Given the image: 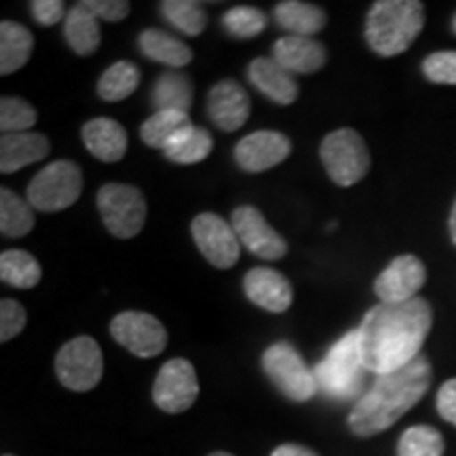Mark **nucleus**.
I'll list each match as a JSON object with an SVG mask.
<instances>
[{
	"instance_id": "1",
	"label": "nucleus",
	"mask_w": 456,
	"mask_h": 456,
	"mask_svg": "<svg viewBox=\"0 0 456 456\" xmlns=\"http://www.w3.org/2000/svg\"><path fill=\"white\" fill-rule=\"evenodd\" d=\"M433 326V311L423 298L370 309L359 326L363 366L376 376L395 372L420 355Z\"/></svg>"
},
{
	"instance_id": "2",
	"label": "nucleus",
	"mask_w": 456,
	"mask_h": 456,
	"mask_svg": "<svg viewBox=\"0 0 456 456\" xmlns=\"http://www.w3.org/2000/svg\"><path fill=\"white\" fill-rule=\"evenodd\" d=\"M433 370L429 359L419 355L395 372L376 376L368 393L351 410L349 427L357 437L379 436L397 423L429 391Z\"/></svg>"
},
{
	"instance_id": "3",
	"label": "nucleus",
	"mask_w": 456,
	"mask_h": 456,
	"mask_svg": "<svg viewBox=\"0 0 456 456\" xmlns=\"http://www.w3.org/2000/svg\"><path fill=\"white\" fill-rule=\"evenodd\" d=\"M425 26V4L419 0H379L366 20V38L376 53H403Z\"/></svg>"
},
{
	"instance_id": "4",
	"label": "nucleus",
	"mask_w": 456,
	"mask_h": 456,
	"mask_svg": "<svg viewBox=\"0 0 456 456\" xmlns=\"http://www.w3.org/2000/svg\"><path fill=\"white\" fill-rule=\"evenodd\" d=\"M366 366H363L362 349H359V332L345 334L336 342L323 362L315 368L317 389L332 399L362 397L363 380H366Z\"/></svg>"
},
{
	"instance_id": "5",
	"label": "nucleus",
	"mask_w": 456,
	"mask_h": 456,
	"mask_svg": "<svg viewBox=\"0 0 456 456\" xmlns=\"http://www.w3.org/2000/svg\"><path fill=\"white\" fill-rule=\"evenodd\" d=\"M83 171L74 161L49 163L28 184V201L38 212H61L81 199Z\"/></svg>"
},
{
	"instance_id": "6",
	"label": "nucleus",
	"mask_w": 456,
	"mask_h": 456,
	"mask_svg": "<svg viewBox=\"0 0 456 456\" xmlns=\"http://www.w3.org/2000/svg\"><path fill=\"white\" fill-rule=\"evenodd\" d=\"M323 167L334 184L353 186L370 171V151L355 129L342 127L328 134L319 148Z\"/></svg>"
},
{
	"instance_id": "7",
	"label": "nucleus",
	"mask_w": 456,
	"mask_h": 456,
	"mask_svg": "<svg viewBox=\"0 0 456 456\" xmlns=\"http://www.w3.org/2000/svg\"><path fill=\"white\" fill-rule=\"evenodd\" d=\"M262 368L273 385L292 402H309L319 391L315 372H311L305 359L289 342L271 345L262 355Z\"/></svg>"
},
{
	"instance_id": "8",
	"label": "nucleus",
	"mask_w": 456,
	"mask_h": 456,
	"mask_svg": "<svg viewBox=\"0 0 456 456\" xmlns=\"http://www.w3.org/2000/svg\"><path fill=\"white\" fill-rule=\"evenodd\" d=\"M55 374L70 391H91L104 374V355L91 336H77L61 346L55 357Z\"/></svg>"
},
{
	"instance_id": "9",
	"label": "nucleus",
	"mask_w": 456,
	"mask_h": 456,
	"mask_svg": "<svg viewBox=\"0 0 456 456\" xmlns=\"http://www.w3.org/2000/svg\"><path fill=\"white\" fill-rule=\"evenodd\" d=\"M98 209L108 232L118 239H131L144 228L146 199L131 184H106L98 192Z\"/></svg>"
},
{
	"instance_id": "10",
	"label": "nucleus",
	"mask_w": 456,
	"mask_h": 456,
	"mask_svg": "<svg viewBox=\"0 0 456 456\" xmlns=\"http://www.w3.org/2000/svg\"><path fill=\"white\" fill-rule=\"evenodd\" d=\"M110 334L135 357H157L167 346V330L157 317L142 311H123L112 319Z\"/></svg>"
},
{
	"instance_id": "11",
	"label": "nucleus",
	"mask_w": 456,
	"mask_h": 456,
	"mask_svg": "<svg viewBox=\"0 0 456 456\" xmlns=\"http://www.w3.org/2000/svg\"><path fill=\"white\" fill-rule=\"evenodd\" d=\"M192 239H195L199 252L216 269H231L241 256V241H239L235 228L228 226L218 214L205 212L199 214L191 224Z\"/></svg>"
},
{
	"instance_id": "12",
	"label": "nucleus",
	"mask_w": 456,
	"mask_h": 456,
	"mask_svg": "<svg viewBox=\"0 0 456 456\" xmlns=\"http://www.w3.org/2000/svg\"><path fill=\"white\" fill-rule=\"evenodd\" d=\"M199 397V380L192 363L188 359H169L159 370L155 387H152V399L157 408L167 414L186 412Z\"/></svg>"
},
{
	"instance_id": "13",
	"label": "nucleus",
	"mask_w": 456,
	"mask_h": 456,
	"mask_svg": "<svg viewBox=\"0 0 456 456\" xmlns=\"http://www.w3.org/2000/svg\"><path fill=\"white\" fill-rule=\"evenodd\" d=\"M232 228L239 241L262 260H279L288 254V243L252 205H243L232 212Z\"/></svg>"
},
{
	"instance_id": "14",
	"label": "nucleus",
	"mask_w": 456,
	"mask_h": 456,
	"mask_svg": "<svg viewBox=\"0 0 456 456\" xmlns=\"http://www.w3.org/2000/svg\"><path fill=\"white\" fill-rule=\"evenodd\" d=\"M292 152V142L279 131H254L235 146V161L243 171L260 174L277 167Z\"/></svg>"
},
{
	"instance_id": "15",
	"label": "nucleus",
	"mask_w": 456,
	"mask_h": 456,
	"mask_svg": "<svg viewBox=\"0 0 456 456\" xmlns=\"http://www.w3.org/2000/svg\"><path fill=\"white\" fill-rule=\"evenodd\" d=\"M427 269L416 256H399L376 279L374 289L380 302L397 305L416 298V292L423 288Z\"/></svg>"
},
{
	"instance_id": "16",
	"label": "nucleus",
	"mask_w": 456,
	"mask_h": 456,
	"mask_svg": "<svg viewBox=\"0 0 456 456\" xmlns=\"http://www.w3.org/2000/svg\"><path fill=\"white\" fill-rule=\"evenodd\" d=\"M252 102L245 89L232 78L216 83L208 94V117L222 131L241 129L249 118Z\"/></svg>"
},
{
	"instance_id": "17",
	"label": "nucleus",
	"mask_w": 456,
	"mask_h": 456,
	"mask_svg": "<svg viewBox=\"0 0 456 456\" xmlns=\"http://www.w3.org/2000/svg\"><path fill=\"white\" fill-rule=\"evenodd\" d=\"M243 292L260 309L269 313H283L292 306V285L275 269L258 266L243 279Z\"/></svg>"
},
{
	"instance_id": "18",
	"label": "nucleus",
	"mask_w": 456,
	"mask_h": 456,
	"mask_svg": "<svg viewBox=\"0 0 456 456\" xmlns=\"http://www.w3.org/2000/svg\"><path fill=\"white\" fill-rule=\"evenodd\" d=\"M248 78L262 95H266L271 102L279 106H289L298 100V83L294 74L288 72L279 61L273 57H258L248 68Z\"/></svg>"
},
{
	"instance_id": "19",
	"label": "nucleus",
	"mask_w": 456,
	"mask_h": 456,
	"mask_svg": "<svg viewBox=\"0 0 456 456\" xmlns=\"http://www.w3.org/2000/svg\"><path fill=\"white\" fill-rule=\"evenodd\" d=\"M83 142L95 159L104 163H118L127 155V131L112 118H91L83 127Z\"/></svg>"
},
{
	"instance_id": "20",
	"label": "nucleus",
	"mask_w": 456,
	"mask_h": 456,
	"mask_svg": "<svg viewBox=\"0 0 456 456\" xmlns=\"http://www.w3.org/2000/svg\"><path fill=\"white\" fill-rule=\"evenodd\" d=\"M273 55L285 70L292 74H313L322 70L328 53L322 43L306 37H283L273 47Z\"/></svg>"
},
{
	"instance_id": "21",
	"label": "nucleus",
	"mask_w": 456,
	"mask_h": 456,
	"mask_svg": "<svg viewBox=\"0 0 456 456\" xmlns=\"http://www.w3.org/2000/svg\"><path fill=\"white\" fill-rule=\"evenodd\" d=\"M51 152L47 135L26 131V134H4L0 140V171L13 174L26 165L43 161Z\"/></svg>"
},
{
	"instance_id": "22",
	"label": "nucleus",
	"mask_w": 456,
	"mask_h": 456,
	"mask_svg": "<svg viewBox=\"0 0 456 456\" xmlns=\"http://www.w3.org/2000/svg\"><path fill=\"white\" fill-rule=\"evenodd\" d=\"M34 49V37L26 26L17 21L0 24V74L9 77L24 68Z\"/></svg>"
},
{
	"instance_id": "23",
	"label": "nucleus",
	"mask_w": 456,
	"mask_h": 456,
	"mask_svg": "<svg viewBox=\"0 0 456 456\" xmlns=\"http://www.w3.org/2000/svg\"><path fill=\"white\" fill-rule=\"evenodd\" d=\"M64 37L74 53L87 57L100 49L102 32H100V20L91 13L89 9L78 3L77 7L68 11L64 21Z\"/></svg>"
},
{
	"instance_id": "24",
	"label": "nucleus",
	"mask_w": 456,
	"mask_h": 456,
	"mask_svg": "<svg viewBox=\"0 0 456 456\" xmlns=\"http://www.w3.org/2000/svg\"><path fill=\"white\" fill-rule=\"evenodd\" d=\"M275 20L283 30L292 32V37L313 38V34L322 32L328 17L323 9L315 4L300 3V0H283L275 7Z\"/></svg>"
},
{
	"instance_id": "25",
	"label": "nucleus",
	"mask_w": 456,
	"mask_h": 456,
	"mask_svg": "<svg viewBox=\"0 0 456 456\" xmlns=\"http://www.w3.org/2000/svg\"><path fill=\"white\" fill-rule=\"evenodd\" d=\"M214 151V138L205 127H197V125H188L184 131H180L171 144L165 148L163 155L169 159L171 163L178 165H195L201 163L212 155Z\"/></svg>"
},
{
	"instance_id": "26",
	"label": "nucleus",
	"mask_w": 456,
	"mask_h": 456,
	"mask_svg": "<svg viewBox=\"0 0 456 456\" xmlns=\"http://www.w3.org/2000/svg\"><path fill=\"white\" fill-rule=\"evenodd\" d=\"M140 51L148 60L159 61V64H167L171 68H182L191 64L192 51L184 43L174 38L171 34L163 30H144L138 38Z\"/></svg>"
},
{
	"instance_id": "27",
	"label": "nucleus",
	"mask_w": 456,
	"mask_h": 456,
	"mask_svg": "<svg viewBox=\"0 0 456 456\" xmlns=\"http://www.w3.org/2000/svg\"><path fill=\"white\" fill-rule=\"evenodd\" d=\"M152 104L157 112L178 110L188 114L192 106V83L188 74L163 72L152 87Z\"/></svg>"
},
{
	"instance_id": "28",
	"label": "nucleus",
	"mask_w": 456,
	"mask_h": 456,
	"mask_svg": "<svg viewBox=\"0 0 456 456\" xmlns=\"http://www.w3.org/2000/svg\"><path fill=\"white\" fill-rule=\"evenodd\" d=\"M32 209L30 201L21 199L9 188H3L0 191V232L11 239L26 237L34 228Z\"/></svg>"
},
{
	"instance_id": "29",
	"label": "nucleus",
	"mask_w": 456,
	"mask_h": 456,
	"mask_svg": "<svg viewBox=\"0 0 456 456\" xmlns=\"http://www.w3.org/2000/svg\"><path fill=\"white\" fill-rule=\"evenodd\" d=\"M191 123V117L186 112L178 110H161L155 112L151 118H146L140 127V138L146 146L161 148L165 151L171 144V140L184 131Z\"/></svg>"
},
{
	"instance_id": "30",
	"label": "nucleus",
	"mask_w": 456,
	"mask_h": 456,
	"mask_svg": "<svg viewBox=\"0 0 456 456\" xmlns=\"http://www.w3.org/2000/svg\"><path fill=\"white\" fill-rule=\"evenodd\" d=\"M41 265L24 249H7L0 256V279L13 288L28 289L41 281Z\"/></svg>"
},
{
	"instance_id": "31",
	"label": "nucleus",
	"mask_w": 456,
	"mask_h": 456,
	"mask_svg": "<svg viewBox=\"0 0 456 456\" xmlns=\"http://www.w3.org/2000/svg\"><path fill=\"white\" fill-rule=\"evenodd\" d=\"M140 87V68L123 60L112 64L98 81V94L104 102H121Z\"/></svg>"
},
{
	"instance_id": "32",
	"label": "nucleus",
	"mask_w": 456,
	"mask_h": 456,
	"mask_svg": "<svg viewBox=\"0 0 456 456\" xmlns=\"http://www.w3.org/2000/svg\"><path fill=\"white\" fill-rule=\"evenodd\" d=\"M161 13L171 26H175L186 37H199L208 26V13L203 4L192 0H165L161 3Z\"/></svg>"
},
{
	"instance_id": "33",
	"label": "nucleus",
	"mask_w": 456,
	"mask_h": 456,
	"mask_svg": "<svg viewBox=\"0 0 456 456\" xmlns=\"http://www.w3.org/2000/svg\"><path fill=\"white\" fill-rule=\"evenodd\" d=\"M442 433L429 425H416L403 431L397 444V456H444Z\"/></svg>"
},
{
	"instance_id": "34",
	"label": "nucleus",
	"mask_w": 456,
	"mask_h": 456,
	"mask_svg": "<svg viewBox=\"0 0 456 456\" xmlns=\"http://www.w3.org/2000/svg\"><path fill=\"white\" fill-rule=\"evenodd\" d=\"M222 26L231 37L248 41V38H254L265 32L266 15L256 7H235L226 11L224 17H222Z\"/></svg>"
},
{
	"instance_id": "35",
	"label": "nucleus",
	"mask_w": 456,
	"mask_h": 456,
	"mask_svg": "<svg viewBox=\"0 0 456 456\" xmlns=\"http://www.w3.org/2000/svg\"><path fill=\"white\" fill-rule=\"evenodd\" d=\"M37 123V110L21 98L4 95L0 100V129L4 134H26Z\"/></svg>"
},
{
	"instance_id": "36",
	"label": "nucleus",
	"mask_w": 456,
	"mask_h": 456,
	"mask_svg": "<svg viewBox=\"0 0 456 456\" xmlns=\"http://www.w3.org/2000/svg\"><path fill=\"white\" fill-rule=\"evenodd\" d=\"M423 72L431 83L456 85V51H437L423 61Z\"/></svg>"
},
{
	"instance_id": "37",
	"label": "nucleus",
	"mask_w": 456,
	"mask_h": 456,
	"mask_svg": "<svg viewBox=\"0 0 456 456\" xmlns=\"http://www.w3.org/2000/svg\"><path fill=\"white\" fill-rule=\"evenodd\" d=\"M28 313L20 302L13 298H3L0 302V340L9 342L26 328Z\"/></svg>"
},
{
	"instance_id": "38",
	"label": "nucleus",
	"mask_w": 456,
	"mask_h": 456,
	"mask_svg": "<svg viewBox=\"0 0 456 456\" xmlns=\"http://www.w3.org/2000/svg\"><path fill=\"white\" fill-rule=\"evenodd\" d=\"M83 7L89 9L98 20L112 21V24L123 21L131 11V4L125 0H85Z\"/></svg>"
},
{
	"instance_id": "39",
	"label": "nucleus",
	"mask_w": 456,
	"mask_h": 456,
	"mask_svg": "<svg viewBox=\"0 0 456 456\" xmlns=\"http://www.w3.org/2000/svg\"><path fill=\"white\" fill-rule=\"evenodd\" d=\"M64 9L66 4L61 0H32L30 3L32 17L45 28L60 24V20L64 17Z\"/></svg>"
},
{
	"instance_id": "40",
	"label": "nucleus",
	"mask_w": 456,
	"mask_h": 456,
	"mask_svg": "<svg viewBox=\"0 0 456 456\" xmlns=\"http://www.w3.org/2000/svg\"><path fill=\"white\" fill-rule=\"evenodd\" d=\"M437 412L456 427V379H450L437 391Z\"/></svg>"
},
{
	"instance_id": "41",
	"label": "nucleus",
	"mask_w": 456,
	"mask_h": 456,
	"mask_svg": "<svg viewBox=\"0 0 456 456\" xmlns=\"http://www.w3.org/2000/svg\"><path fill=\"white\" fill-rule=\"evenodd\" d=\"M271 456H317L313 450L298 446V444H283V446H277L273 450Z\"/></svg>"
},
{
	"instance_id": "42",
	"label": "nucleus",
	"mask_w": 456,
	"mask_h": 456,
	"mask_svg": "<svg viewBox=\"0 0 456 456\" xmlns=\"http://www.w3.org/2000/svg\"><path fill=\"white\" fill-rule=\"evenodd\" d=\"M450 235H452V241L456 245V201L452 205V214H450Z\"/></svg>"
},
{
	"instance_id": "43",
	"label": "nucleus",
	"mask_w": 456,
	"mask_h": 456,
	"mask_svg": "<svg viewBox=\"0 0 456 456\" xmlns=\"http://www.w3.org/2000/svg\"><path fill=\"white\" fill-rule=\"evenodd\" d=\"M209 456H232V454H228V452H212Z\"/></svg>"
},
{
	"instance_id": "44",
	"label": "nucleus",
	"mask_w": 456,
	"mask_h": 456,
	"mask_svg": "<svg viewBox=\"0 0 456 456\" xmlns=\"http://www.w3.org/2000/svg\"><path fill=\"white\" fill-rule=\"evenodd\" d=\"M452 28H454V32H456V15H454V20H452Z\"/></svg>"
},
{
	"instance_id": "45",
	"label": "nucleus",
	"mask_w": 456,
	"mask_h": 456,
	"mask_svg": "<svg viewBox=\"0 0 456 456\" xmlns=\"http://www.w3.org/2000/svg\"><path fill=\"white\" fill-rule=\"evenodd\" d=\"M3 456H13V454H3Z\"/></svg>"
}]
</instances>
